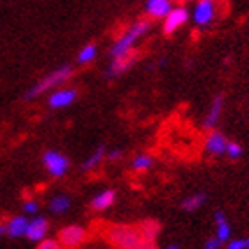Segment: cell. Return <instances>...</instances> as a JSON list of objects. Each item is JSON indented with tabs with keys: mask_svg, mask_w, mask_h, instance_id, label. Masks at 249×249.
Wrapping results in <instances>:
<instances>
[{
	"mask_svg": "<svg viewBox=\"0 0 249 249\" xmlns=\"http://www.w3.org/2000/svg\"><path fill=\"white\" fill-rule=\"evenodd\" d=\"M148 31H150V21L148 20H139V21H135L134 25H130L128 29L116 39L114 47L110 48L112 59L132 57V50H134L135 43L139 41L142 36H146Z\"/></svg>",
	"mask_w": 249,
	"mask_h": 249,
	"instance_id": "1",
	"label": "cell"
},
{
	"mask_svg": "<svg viewBox=\"0 0 249 249\" xmlns=\"http://www.w3.org/2000/svg\"><path fill=\"white\" fill-rule=\"evenodd\" d=\"M104 237L110 246L118 249H137L142 242L137 226L132 224H112L104 231Z\"/></svg>",
	"mask_w": 249,
	"mask_h": 249,
	"instance_id": "2",
	"label": "cell"
},
{
	"mask_svg": "<svg viewBox=\"0 0 249 249\" xmlns=\"http://www.w3.org/2000/svg\"><path fill=\"white\" fill-rule=\"evenodd\" d=\"M71 75H73L71 66H61V68H57V70H53V71L48 73L45 78H41L34 88H31L29 91H27L25 98L31 100V98H36V96H41L43 93H47V91H50V89L57 88V86H61V84L68 82V80L71 78Z\"/></svg>",
	"mask_w": 249,
	"mask_h": 249,
	"instance_id": "3",
	"label": "cell"
},
{
	"mask_svg": "<svg viewBox=\"0 0 249 249\" xmlns=\"http://www.w3.org/2000/svg\"><path fill=\"white\" fill-rule=\"evenodd\" d=\"M57 240L62 246V249H78L88 240V231L78 224H71V226H66L59 231Z\"/></svg>",
	"mask_w": 249,
	"mask_h": 249,
	"instance_id": "4",
	"label": "cell"
},
{
	"mask_svg": "<svg viewBox=\"0 0 249 249\" xmlns=\"http://www.w3.org/2000/svg\"><path fill=\"white\" fill-rule=\"evenodd\" d=\"M191 18V13L185 5H173V9L167 13V16L164 18V25H162V31L164 34H175L178 29H182L187 21Z\"/></svg>",
	"mask_w": 249,
	"mask_h": 249,
	"instance_id": "5",
	"label": "cell"
},
{
	"mask_svg": "<svg viewBox=\"0 0 249 249\" xmlns=\"http://www.w3.org/2000/svg\"><path fill=\"white\" fill-rule=\"evenodd\" d=\"M215 0H196L194 9L191 13L192 21L197 27H207L210 25L215 18Z\"/></svg>",
	"mask_w": 249,
	"mask_h": 249,
	"instance_id": "6",
	"label": "cell"
},
{
	"mask_svg": "<svg viewBox=\"0 0 249 249\" xmlns=\"http://www.w3.org/2000/svg\"><path fill=\"white\" fill-rule=\"evenodd\" d=\"M43 164L47 167V171L55 178H61L66 175L68 167H70V160H68L66 157L59 153V151H47L45 155H43Z\"/></svg>",
	"mask_w": 249,
	"mask_h": 249,
	"instance_id": "7",
	"label": "cell"
},
{
	"mask_svg": "<svg viewBox=\"0 0 249 249\" xmlns=\"http://www.w3.org/2000/svg\"><path fill=\"white\" fill-rule=\"evenodd\" d=\"M77 100V91L71 88L55 89L50 96H48V105L52 109H64L68 105H71Z\"/></svg>",
	"mask_w": 249,
	"mask_h": 249,
	"instance_id": "8",
	"label": "cell"
},
{
	"mask_svg": "<svg viewBox=\"0 0 249 249\" xmlns=\"http://www.w3.org/2000/svg\"><path fill=\"white\" fill-rule=\"evenodd\" d=\"M48 233V221L45 217H34L27 224L25 237L32 242H41L43 239H47Z\"/></svg>",
	"mask_w": 249,
	"mask_h": 249,
	"instance_id": "9",
	"label": "cell"
},
{
	"mask_svg": "<svg viewBox=\"0 0 249 249\" xmlns=\"http://www.w3.org/2000/svg\"><path fill=\"white\" fill-rule=\"evenodd\" d=\"M226 144H228V141L221 132H210L205 141V150L213 157H221L226 155Z\"/></svg>",
	"mask_w": 249,
	"mask_h": 249,
	"instance_id": "10",
	"label": "cell"
},
{
	"mask_svg": "<svg viewBox=\"0 0 249 249\" xmlns=\"http://www.w3.org/2000/svg\"><path fill=\"white\" fill-rule=\"evenodd\" d=\"M173 9V0H146V15L153 20H164Z\"/></svg>",
	"mask_w": 249,
	"mask_h": 249,
	"instance_id": "11",
	"label": "cell"
},
{
	"mask_svg": "<svg viewBox=\"0 0 249 249\" xmlns=\"http://www.w3.org/2000/svg\"><path fill=\"white\" fill-rule=\"evenodd\" d=\"M223 107H224L223 96H215L213 102L210 104V109H208L205 120H203V126L205 128H212V126L217 124L219 118H221V112H223Z\"/></svg>",
	"mask_w": 249,
	"mask_h": 249,
	"instance_id": "12",
	"label": "cell"
},
{
	"mask_svg": "<svg viewBox=\"0 0 249 249\" xmlns=\"http://www.w3.org/2000/svg\"><path fill=\"white\" fill-rule=\"evenodd\" d=\"M27 224H29V219L23 217V215H16L5 224V233L9 235L11 239H18V237H23L27 231Z\"/></svg>",
	"mask_w": 249,
	"mask_h": 249,
	"instance_id": "13",
	"label": "cell"
},
{
	"mask_svg": "<svg viewBox=\"0 0 249 249\" xmlns=\"http://www.w3.org/2000/svg\"><path fill=\"white\" fill-rule=\"evenodd\" d=\"M114 201H116V192L112 191V189H107V191L98 192V194L91 199V208L96 210V212H102V210H107Z\"/></svg>",
	"mask_w": 249,
	"mask_h": 249,
	"instance_id": "14",
	"label": "cell"
},
{
	"mask_svg": "<svg viewBox=\"0 0 249 249\" xmlns=\"http://www.w3.org/2000/svg\"><path fill=\"white\" fill-rule=\"evenodd\" d=\"M137 230H139L142 240H155L160 233V224H159V221L146 219V221H141L137 224Z\"/></svg>",
	"mask_w": 249,
	"mask_h": 249,
	"instance_id": "15",
	"label": "cell"
},
{
	"mask_svg": "<svg viewBox=\"0 0 249 249\" xmlns=\"http://www.w3.org/2000/svg\"><path fill=\"white\" fill-rule=\"evenodd\" d=\"M213 219H215V228H217V233H215V237H217L223 244H224V242H228L230 237H231V230H230L228 219H226L224 212L217 210V212H215V215H213Z\"/></svg>",
	"mask_w": 249,
	"mask_h": 249,
	"instance_id": "16",
	"label": "cell"
},
{
	"mask_svg": "<svg viewBox=\"0 0 249 249\" xmlns=\"http://www.w3.org/2000/svg\"><path fill=\"white\" fill-rule=\"evenodd\" d=\"M205 201H207V196H205L203 192H199V194H192V196L185 197L182 201V207L187 212H194L197 208H201L203 205H205Z\"/></svg>",
	"mask_w": 249,
	"mask_h": 249,
	"instance_id": "17",
	"label": "cell"
},
{
	"mask_svg": "<svg viewBox=\"0 0 249 249\" xmlns=\"http://www.w3.org/2000/svg\"><path fill=\"white\" fill-rule=\"evenodd\" d=\"M96 53H98V48H96V45H93V43L82 47V50H80L77 55L78 64H89V62H93L94 59H96Z\"/></svg>",
	"mask_w": 249,
	"mask_h": 249,
	"instance_id": "18",
	"label": "cell"
},
{
	"mask_svg": "<svg viewBox=\"0 0 249 249\" xmlns=\"http://www.w3.org/2000/svg\"><path fill=\"white\" fill-rule=\"evenodd\" d=\"M71 201H70V197L64 196V194H59V196L52 197V201H50V210L53 213H64L70 208Z\"/></svg>",
	"mask_w": 249,
	"mask_h": 249,
	"instance_id": "19",
	"label": "cell"
},
{
	"mask_svg": "<svg viewBox=\"0 0 249 249\" xmlns=\"http://www.w3.org/2000/svg\"><path fill=\"white\" fill-rule=\"evenodd\" d=\"M104 157H105V148H104V146H98V148H96V150L89 155L88 160L84 162V169H86V171H91V169H94L100 162L104 160Z\"/></svg>",
	"mask_w": 249,
	"mask_h": 249,
	"instance_id": "20",
	"label": "cell"
},
{
	"mask_svg": "<svg viewBox=\"0 0 249 249\" xmlns=\"http://www.w3.org/2000/svg\"><path fill=\"white\" fill-rule=\"evenodd\" d=\"M151 166H153V157L144 155V153L137 155L134 160H132V169H134V171H139V173L148 171Z\"/></svg>",
	"mask_w": 249,
	"mask_h": 249,
	"instance_id": "21",
	"label": "cell"
},
{
	"mask_svg": "<svg viewBox=\"0 0 249 249\" xmlns=\"http://www.w3.org/2000/svg\"><path fill=\"white\" fill-rule=\"evenodd\" d=\"M226 155H228L230 159L237 160V159L242 155V146H240L239 142H228V144H226Z\"/></svg>",
	"mask_w": 249,
	"mask_h": 249,
	"instance_id": "22",
	"label": "cell"
},
{
	"mask_svg": "<svg viewBox=\"0 0 249 249\" xmlns=\"http://www.w3.org/2000/svg\"><path fill=\"white\" fill-rule=\"evenodd\" d=\"M36 249H62V246L59 244L57 239H43Z\"/></svg>",
	"mask_w": 249,
	"mask_h": 249,
	"instance_id": "23",
	"label": "cell"
},
{
	"mask_svg": "<svg viewBox=\"0 0 249 249\" xmlns=\"http://www.w3.org/2000/svg\"><path fill=\"white\" fill-rule=\"evenodd\" d=\"M221 246H223V242H221L217 237H212V239H208L207 242H205V248L203 249H221Z\"/></svg>",
	"mask_w": 249,
	"mask_h": 249,
	"instance_id": "24",
	"label": "cell"
},
{
	"mask_svg": "<svg viewBox=\"0 0 249 249\" xmlns=\"http://www.w3.org/2000/svg\"><path fill=\"white\" fill-rule=\"evenodd\" d=\"M228 249H246V239L228 240Z\"/></svg>",
	"mask_w": 249,
	"mask_h": 249,
	"instance_id": "25",
	"label": "cell"
},
{
	"mask_svg": "<svg viewBox=\"0 0 249 249\" xmlns=\"http://www.w3.org/2000/svg\"><path fill=\"white\" fill-rule=\"evenodd\" d=\"M23 210H25V213H36L39 210V205L36 201H25L23 203Z\"/></svg>",
	"mask_w": 249,
	"mask_h": 249,
	"instance_id": "26",
	"label": "cell"
},
{
	"mask_svg": "<svg viewBox=\"0 0 249 249\" xmlns=\"http://www.w3.org/2000/svg\"><path fill=\"white\" fill-rule=\"evenodd\" d=\"M137 249H159V248H157V244L153 242V240H142Z\"/></svg>",
	"mask_w": 249,
	"mask_h": 249,
	"instance_id": "27",
	"label": "cell"
},
{
	"mask_svg": "<svg viewBox=\"0 0 249 249\" xmlns=\"http://www.w3.org/2000/svg\"><path fill=\"white\" fill-rule=\"evenodd\" d=\"M107 155H109L110 160H118V159L121 157V151L120 150H114V151H110V153H107Z\"/></svg>",
	"mask_w": 249,
	"mask_h": 249,
	"instance_id": "28",
	"label": "cell"
},
{
	"mask_svg": "<svg viewBox=\"0 0 249 249\" xmlns=\"http://www.w3.org/2000/svg\"><path fill=\"white\" fill-rule=\"evenodd\" d=\"M4 233H5V228H4V226H0V237H2Z\"/></svg>",
	"mask_w": 249,
	"mask_h": 249,
	"instance_id": "29",
	"label": "cell"
},
{
	"mask_svg": "<svg viewBox=\"0 0 249 249\" xmlns=\"http://www.w3.org/2000/svg\"><path fill=\"white\" fill-rule=\"evenodd\" d=\"M167 249H180V248H178V246L173 244V246H169V248H167Z\"/></svg>",
	"mask_w": 249,
	"mask_h": 249,
	"instance_id": "30",
	"label": "cell"
},
{
	"mask_svg": "<svg viewBox=\"0 0 249 249\" xmlns=\"http://www.w3.org/2000/svg\"><path fill=\"white\" fill-rule=\"evenodd\" d=\"M249 248V239H246V249Z\"/></svg>",
	"mask_w": 249,
	"mask_h": 249,
	"instance_id": "31",
	"label": "cell"
},
{
	"mask_svg": "<svg viewBox=\"0 0 249 249\" xmlns=\"http://www.w3.org/2000/svg\"><path fill=\"white\" fill-rule=\"evenodd\" d=\"M177 2H182V4H183V2H189V0H177Z\"/></svg>",
	"mask_w": 249,
	"mask_h": 249,
	"instance_id": "32",
	"label": "cell"
},
{
	"mask_svg": "<svg viewBox=\"0 0 249 249\" xmlns=\"http://www.w3.org/2000/svg\"><path fill=\"white\" fill-rule=\"evenodd\" d=\"M248 249H249V248H248Z\"/></svg>",
	"mask_w": 249,
	"mask_h": 249,
	"instance_id": "33",
	"label": "cell"
}]
</instances>
